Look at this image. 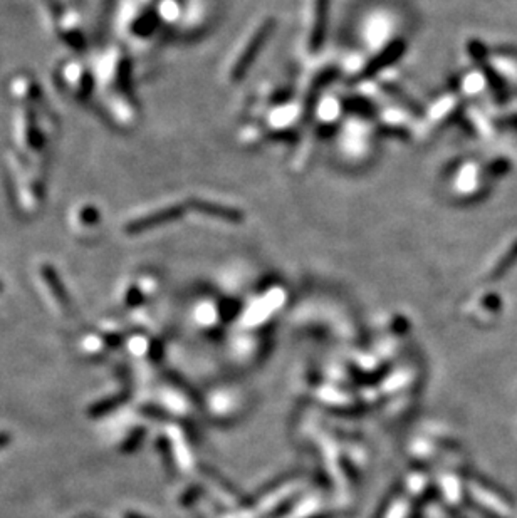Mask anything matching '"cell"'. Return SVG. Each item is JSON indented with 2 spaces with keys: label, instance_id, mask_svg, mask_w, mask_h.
Instances as JSON below:
<instances>
[{
  "label": "cell",
  "instance_id": "6da1fadb",
  "mask_svg": "<svg viewBox=\"0 0 517 518\" xmlns=\"http://www.w3.org/2000/svg\"><path fill=\"white\" fill-rule=\"evenodd\" d=\"M274 29H276V19H272V17L265 19V21L258 25V29L254 32V36L250 37L249 44L245 45V49L242 51V54L239 56V59L235 60L234 67H232V72H230L232 81L241 82L242 79H244V76L249 72L250 66L254 64V60L257 59L258 52H261L262 49H264V45L267 44L269 37H271Z\"/></svg>",
  "mask_w": 517,
  "mask_h": 518
},
{
  "label": "cell",
  "instance_id": "7a4b0ae2",
  "mask_svg": "<svg viewBox=\"0 0 517 518\" xmlns=\"http://www.w3.org/2000/svg\"><path fill=\"white\" fill-rule=\"evenodd\" d=\"M184 213L185 208L180 207V205H168V207H162L153 212H148L146 215L133 216L128 222H124L123 230L129 235L143 234V232L157 228L160 225L175 222V220H178L180 216H184Z\"/></svg>",
  "mask_w": 517,
  "mask_h": 518
},
{
  "label": "cell",
  "instance_id": "3957f363",
  "mask_svg": "<svg viewBox=\"0 0 517 518\" xmlns=\"http://www.w3.org/2000/svg\"><path fill=\"white\" fill-rule=\"evenodd\" d=\"M405 49H406V44L403 39H397L391 44H388L378 56H375L373 59L366 64V67H364L363 72H361V79L375 78L378 72H382L383 69H386L388 66L397 63V60L403 56Z\"/></svg>",
  "mask_w": 517,
  "mask_h": 518
},
{
  "label": "cell",
  "instance_id": "277c9868",
  "mask_svg": "<svg viewBox=\"0 0 517 518\" xmlns=\"http://www.w3.org/2000/svg\"><path fill=\"white\" fill-rule=\"evenodd\" d=\"M190 207L193 210L200 212L201 215H208L214 216V218H220L226 220V222L230 223H241L244 222V213L234 207H227V205H220V203H212V201L207 200H199V198H192L190 200Z\"/></svg>",
  "mask_w": 517,
  "mask_h": 518
},
{
  "label": "cell",
  "instance_id": "5b68a950",
  "mask_svg": "<svg viewBox=\"0 0 517 518\" xmlns=\"http://www.w3.org/2000/svg\"><path fill=\"white\" fill-rule=\"evenodd\" d=\"M15 138L22 144V148H28V150L32 151L41 148L39 131L36 129L32 114L28 109L19 113L17 120H15Z\"/></svg>",
  "mask_w": 517,
  "mask_h": 518
},
{
  "label": "cell",
  "instance_id": "8992f818",
  "mask_svg": "<svg viewBox=\"0 0 517 518\" xmlns=\"http://www.w3.org/2000/svg\"><path fill=\"white\" fill-rule=\"evenodd\" d=\"M329 3L331 0H314V24L309 39V47L313 52H318L324 44L329 19Z\"/></svg>",
  "mask_w": 517,
  "mask_h": 518
},
{
  "label": "cell",
  "instance_id": "52a82bcc",
  "mask_svg": "<svg viewBox=\"0 0 517 518\" xmlns=\"http://www.w3.org/2000/svg\"><path fill=\"white\" fill-rule=\"evenodd\" d=\"M72 218H74V230L78 232L94 230V228H98V223L101 222V215L89 203H82L79 207H76L74 213H72Z\"/></svg>",
  "mask_w": 517,
  "mask_h": 518
},
{
  "label": "cell",
  "instance_id": "ba28073f",
  "mask_svg": "<svg viewBox=\"0 0 517 518\" xmlns=\"http://www.w3.org/2000/svg\"><path fill=\"white\" fill-rule=\"evenodd\" d=\"M66 81L76 94H87L89 78L79 64H69V67L66 69Z\"/></svg>",
  "mask_w": 517,
  "mask_h": 518
},
{
  "label": "cell",
  "instance_id": "9c48e42d",
  "mask_svg": "<svg viewBox=\"0 0 517 518\" xmlns=\"http://www.w3.org/2000/svg\"><path fill=\"white\" fill-rule=\"evenodd\" d=\"M383 87H385V91H386L388 94H390L391 98H395L398 102H402V104L405 106L406 109H410V111L415 113V114H421V113H424V108H421V106L418 104L415 99L410 98L408 94H406L403 89H400V87H398V86L390 85V82H385V85H383Z\"/></svg>",
  "mask_w": 517,
  "mask_h": 518
},
{
  "label": "cell",
  "instance_id": "30bf717a",
  "mask_svg": "<svg viewBox=\"0 0 517 518\" xmlns=\"http://www.w3.org/2000/svg\"><path fill=\"white\" fill-rule=\"evenodd\" d=\"M516 262H517V240L512 243L511 247H509V250L505 252L504 257L497 262L496 269H494V272H492V279H497V277L504 275V273L507 272V270L511 269Z\"/></svg>",
  "mask_w": 517,
  "mask_h": 518
},
{
  "label": "cell",
  "instance_id": "8fae6325",
  "mask_svg": "<svg viewBox=\"0 0 517 518\" xmlns=\"http://www.w3.org/2000/svg\"><path fill=\"white\" fill-rule=\"evenodd\" d=\"M344 106L348 109H351V111L360 113V114H373L375 113L373 104H371V102H366L364 99H360V98L346 99Z\"/></svg>",
  "mask_w": 517,
  "mask_h": 518
}]
</instances>
